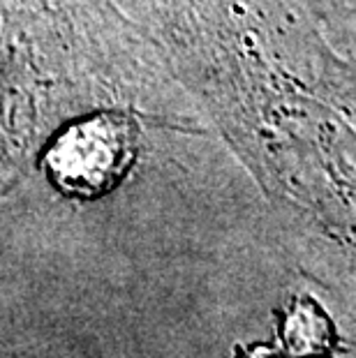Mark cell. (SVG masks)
<instances>
[{
    "label": "cell",
    "mask_w": 356,
    "mask_h": 358,
    "mask_svg": "<svg viewBox=\"0 0 356 358\" xmlns=\"http://www.w3.org/2000/svg\"><path fill=\"white\" fill-rule=\"evenodd\" d=\"M130 157V129L120 118H100L88 127H74L49 153V166L63 189L97 194L118 178Z\"/></svg>",
    "instance_id": "cell-1"
},
{
    "label": "cell",
    "mask_w": 356,
    "mask_h": 358,
    "mask_svg": "<svg viewBox=\"0 0 356 358\" xmlns=\"http://www.w3.org/2000/svg\"><path fill=\"white\" fill-rule=\"evenodd\" d=\"M285 345L294 356H317L329 345V326L310 306L294 308L285 322Z\"/></svg>",
    "instance_id": "cell-2"
},
{
    "label": "cell",
    "mask_w": 356,
    "mask_h": 358,
    "mask_svg": "<svg viewBox=\"0 0 356 358\" xmlns=\"http://www.w3.org/2000/svg\"><path fill=\"white\" fill-rule=\"evenodd\" d=\"M243 358H278L276 356V352H266V349H257V352H252V354H248V356H243Z\"/></svg>",
    "instance_id": "cell-3"
}]
</instances>
